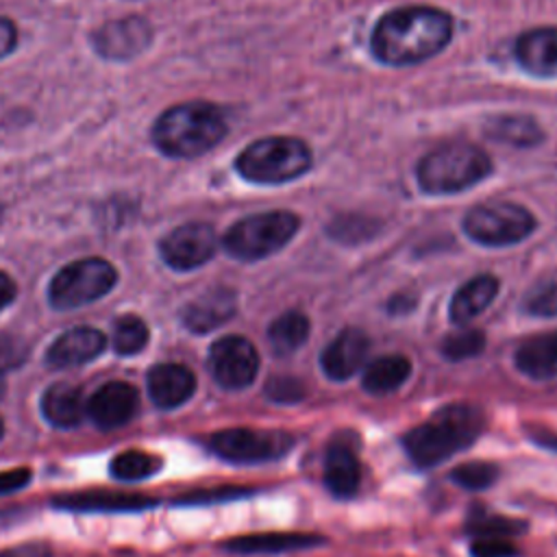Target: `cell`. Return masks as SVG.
<instances>
[{"instance_id": "cell-20", "label": "cell", "mask_w": 557, "mask_h": 557, "mask_svg": "<svg viewBox=\"0 0 557 557\" xmlns=\"http://www.w3.org/2000/svg\"><path fill=\"white\" fill-rule=\"evenodd\" d=\"M498 294V278L492 274H479L474 278H470L468 283H463L453 300H450V320L457 324H466L472 318H476L479 313H483L490 302L496 298Z\"/></svg>"}, {"instance_id": "cell-26", "label": "cell", "mask_w": 557, "mask_h": 557, "mask_svg": "<svg viewBox=\"0 0 557 557\" xmlns=\"http://www.w3.org/2000/svg\"><path fill=\"white\" fill-rule=\"evenodd\" d=\"M485 133L503 144L516 148H531L544 139L540 124L529 115H498L485 126Z\"/></svg>"}, {"instance_id": "cell-23", "label": "cell", "mask_w": 557, "mask_h": 557, "mask_svg": "<svg viewBox=\"0 0 557 557\" xmlns=\"http://www.w3.org/2000/svg\"><path fill=\"white\" fill-rule=\"evenodd\" d=\"M41 411L46 420L59 429L76 426L83 420V394L72 383H54L41 396Z\"/></svg>"}, {"instance_id": "cell-1", "label": "cell", "mask_w": 557, "mask_h": 557, "mask_svg": "<svg viewBox=\"0 0 557 557\" xmlns=\"http://www.w3.org/2000/svg\"><path fill=\"white\" fill-rule=\"evenodd\" d=\"M453 37V17L435 7H400L376 22L372 54L385 65H416L446 48Z\"/></svg>"}, {"instance_id": "cell-35", "label": "cell", "mask_w": 557, "mask_h": 557, "mask_svg": "<svg viewBox=\"0 0 557 557\" xmlns=\"http://www.w3.org/2000/svg\"><path fill=\"white\" fill-rule=\"evenodd\" d=\"M265 396L274 403H296L305 396V385L292 376H274L265 385Z\"/></svg>"}, {"instance_id": "cell-8", "label": "cell", "mask_w": 557, "mask_h": 557, "mask_svg": "<svg viewBox=\"0 0 557 557\" xmlns=\"http://www.w3.org/2000/svg\"><path fill=\"white\" fill-rule=\"evenodd\" d=\"M535 228L533 213L509 200H490L472 207L463 218L466 235L483 246H511Z\"/></svg>"}, {"instance_id": "cell-2", "label": "cell", "mask_w": 557, "mask_h": 557, "mask_svg": "<svg viewBox=\"0 0 557 557\" xmlns=\"http://www.w3.org/2000/svg\"><path fill=\"white\" fill-rule=\"evenodd\" d=\"M228 131L220 107L189 100L165 109L152 124V144L172 159H194L209 152Z\"/></svg>"}, {"instance_id": "cell-7", "label": "cell", "mask_w": 557, "mask_h": 557, "mask_svg": "<svg viewBox=\"0 0 557 557\" xmlns=\"http://www.w3.org/2000/svg\"><path fill=\"white\" fill-rule=\"evenodd\" d=\"M117 283V270L102 257H85L63 265L48 285L54 309H76L109 294Z\"/></svg>"}, {"instance_id": "cell-17", "label": "cell", "mask_w": 557, "mask_h": 557, "mask_svg": "<svg viewBox=\"0 0 557 557\" xmlns=\"http://www.w3.org/2000/svg\"><path fill=\"white\" fill-rule=\"evenodd\" d=\"M370 339L361 329H344L322 352L320 366L333 381L350 379L366 361Z\"/></svg>"}, {"instance_id": "cell-40", "label": "cell", "mask_w": 557, "mask_h": 557, "mask_svg": "<svg viewBox=\"0 0 557 557\" xmlns=\"http://www.w3.org/2000/svg\"><path fill=\"white\" fill-rule=\"evenodd\" d=\"M0 557H50V548L46 544L28 542V544H20L2 550Z\"/></svg>"}, {"instance_id": "cell-27", "label": "cell", "mask_w": 557, "mask_h": 557, "mask_svg": "<svg viewBox=\"0 0 557 557\" xmlns=\"http://www.w3.org/2000/svg\"><path fill=\"white\" fill-rule=\"evenodd\" d=\"M309 337V320L300 311L281 313L268 329L270 346L276 355H292Z\"/></svg>"}, {"instance_id": "cell-41", "label": "cell", "mask_w": 557, "mask_h": 557, "mask_svg": "<svg viewBox=\"0 0 557 557\" xmlns=\"http://www.w3.org/2000/svg\"><path fill=\"white\" fill-rule=\"evenodd\" d=\"M15 294H17V285H15V281H13L7 272H2V270H0V311H2L9 302H13Z\"/></svg>"}, {"instance_id": "cell-37", "label": "cell", "mask_w": 557, "mask_h": 557, "mask_svg": "<svg viewBox=\"0 0 557 557\" xmlns=\"http://www.w3.org/2000/svg\"><path fill=\"white\" fill-rule=\"evenodd\" d=\"M26 355H28V346L20 337L7 335V333L0 335V372L17 368L20 363H24Z\"/></svg>"}, {"instance_id": "cell-15", "label": "cell", "mask_w": 557, "mask_h": 557, "mask_svg": "<svg viewBox=\"0 0 557 557\" xmlns=\"http://www.w3.org/2000/svg\"><path fill=\"white\" fill-rule=\"evenodd\" d=\"M237 309V294L231 287H211L181 311L183 324L194 333H209L233 318Z\"/></svg>"}, {"instance_id": "cell-12", "label": "cell", "mask_w": 557, "mask_h": 557, "mask_svg": "<svg viewBox=\"0 0 557 557\" xmlns=\"http://www.w3.org/2000/svg\"><path fill=\"white\" fill-rule=\"evenodd\" d=\"M152 41V26L146 17L126 15L104 22L91 33V46L107 61H131Z\"/></svg>"}, {"instance_id": "cell-25", "label": "cell", "mask_w": 557, "mask_h": 557, "mask_svg": "<svg viewBox=\"0 0 557 557\" xmlns=\"http://www.w3.org/2000/svg\"><path fill=\"white\" fill-rule=\"evenodd\" d=\"M411 374V361L403 355H383L363 370V387L370 394H387L398 389Z\"/></svg>"}, {"instance_id": "cell-31", "label": "cell", "mask_w": 557, "mask_h": 557, "mask_svg": "<svg viewBox=\"0 0 557 557\" xmlns=\"http://www.w3.org/2000/svg\"><path fill=\"white\" fill-rule=\"evenodd\" d=\"M527 529V524L522 520H511V518H503V516H487L481 509L476 511V516H472L468 520V531L474 537H513L518 533H522Z\"/></svg>"}, {"instance_id": "cell-29", "label": "cell", "mask_w": 557, "mask_h": 557, "mask_svg": "<svg viewBox=\"0 0 557 557\" xmlns=\"http://www.w3.org/2000/svg\"><path fill=\"white\" fill-rule=\"evenodd\" d=\"M111 342H113V350L117 355H124V357L135 355L148 344V326L137 315H124V318L115 320Z\"/></svg>"}, {"instance_id": "cell-13", "label": "cell", "mask_w": 557, "mask_h": 557, "mask_svg": "<svg viewBox=\"0 0 557 557\" xmlns=\"http://www.w3.org/2000/svg\"><path fill=\"white\" fill-rule=\"evenodd\" d=\"M137 403H139V396L131 383L111 381L98 387L89 396L85 411L96 426L115 429L126 424L135 416Z\"/></svg>"}, {"instance_id": "cell-24", "label": "cell", "mask_w": 557, "mask_h": 557, "mask_svg": "<svg viewBox=\"0 0 557 557\" xmlns=\"http://www.w3.org/2000/svg\"><path fill=\"white\" fill-rule=\"evenodd\" d=\"M324 537L307 535V533H257L244 535L224 542L226 550L233 553H278V550H296L322 544Z\"/></svg>"}, {"instance_id": "cell-4", "label": "cell", "mask_w": 557, "mask_h": 557, "mask_svg": "<svg viewBox=\"0 0 557 557\" xmlns=\"http://www.w3.org/2000/svg\"><path fill=\"white\" fill-rule=\"evenodd\" d=\"M492 174V159L485 150L472 144H446L426 152L416 176L426 194H457L474 187L479 181Z\"/></svg>"}, {"instance_id": "cell-6", "label": "cell", "mask_w": 557, "mask_h": 557, "mask_svg": "<svg viewBox=\"0 0 557 557\" xmlns=\"http://www.w3.org/2000/svg\"><path fill=\"white\" fill-rule=\"evenodd\" d=\"M300 220L292 211H265L235 222L222 244L239 261H257L281 250L298 231Z\"/></svg>"}, {"instance_id": "cell-10", "label": "cell", "mask_w": 557, "mask_h": 557, "mask_svg": "<svg viewBox=\"0 0 557 557\" xmlns=\"http://www.w3.org/2000/svg\"><path fill=\"white\" fill-rule=\"evenodd\" d=\"M211 376L226 389L248 387L259 372V352L242 335H226L209 348Z\"/></svg>"}, {"instance_id": "cell-21", "label": "cell", "mask_w": 557, "mask_h": 557, "mask_svg": "<svg viewBox=\"0 0 557 557\" xmlns=\"http://www.w3.org/2000/svg\"><path fill=\"white\" fill-rule=\"evenodd\" d=\"M57 507L81 509V511H131L146 509L154 505L152 498L141 494H122V492H76L63 494L52 500Z\"/></svg>"}, {"instance_id": "cell-43", "label": "cell", "mask_w": 557, "mask_h": 557, "mask_svg": "<svg viewBox=\"0 0 557 557\" xmlns=\"http://www.w3.org/2000/svg\"><path fill=\"white\" fill-rule=\"evenodd\" d=\"M0 220H2V205H0Z\"/></svg>"}, {"instance_id": "cell-34", "label": "cell", "mask_w": 557, "mask_h": 557, "mask_svg": "<svg viewBox=\"0 0 557 557\" xmlns=\"http://www.w3.org/2000/svg\"><path fill=\"white\" fill-rule=\"evenodd\" d=\"M524 309L533 315L550 318L557 315V283H548L531 292L524 300Z\"/></svg>"}, {"instance_id": "cell-9", "label": "cell", "mask_w": 557, "mask_h": 557, "mask_svg": "<svg viewBox=\"0 0 557 557\" xmlns=\"http://www.w3.org/2000/svg\"><path fill=\"white\" fill-rule=\"evenodd\" d=\"M294 437L283 431L224 429L211 435L209 448L233 463H259L289 453Z\"/></svg>"}, {"instance_id": "cell-33", "label": "cell", "mask_w": 557, "mask_h": 557, "mask_svg": "<svg viewBox=\"0 0 557 557\" xmlns=\"http://www.w3.org/2000/svg\"><path fill=\"white\" fill-rule=\"evenodd\" d=\"M331 235L342 242H361L363 237H372V222L361 215H342L329 226Z\"/></svg>"}, {"instance_id": "cell-32", "label": "cell", "mask_w": 557, "mask_h": 557, "mask_svg": "<svg viewBox=\"0 0 557 557\" xmlns=\"http://www.w3.org/2000/svg\"><path fill=\"white\" fill-rule=\"evenodd\" d=\"M498 476V468L487 461H468L450 472V479L466 490H485Z\"/></svg>"}, {"instance_id": "cell-11", "label": "cell", "mask_w": 557, "mask_h": 557, "mask_svg": "<svg viewBox=\"0 0 557 557\" xmlns=\"http://www.w3.org/2000/svg\"><path fill=\"white\" fill-rule=\"evenodd\" d=\"M215 248L218 235L207 222H185L159 242L161 259L178 272L200 268L215 255Z\"/></svg>"}, {"instance_id": "cell-18", "label": "cell", "mask_w": 557, "mask_h": 557, "mask_svg": "<svg viewBox=\"0 0 557 557\" xmlns=\"http://www.w3.org/2000/svg\"><path fill=\"white\" fill-rule=\"evenodd\" d=\"M148 394L161 409L183 405L196 392V376L183 363H157L148 370Z\"/></svg>"}, {"instance_id": "cell-5", "label": "cell", "mask_w": 557, "mask_h": 557, "mask_svg": "<svg viewBox=\"0 0 557 557\" xmlns=\"http://www.w3.org/2000/svg\"><path fill=\"white\" fill-rule=\"evenodd\" d=\"M309 146L289 135L261 137L248 144L235 159L242 178L259 185H281L302 176L311 168Z\"/></svg>"}, {"instance_id": "cell-42", "label": "cell", "mask_w": 557, "mask_h": 557, "mask_svg": "<svg viewBox=\"0 0 557 557\" xmlns=\"http://www.w3.org/2000/svg\"><path fill=\"white\" fill-rule=\"evenodd\" d=\"M2 431H4V424H2V418H0V437H2Z\"/></svg>"}, {"instance_id": "cell-36", "label": "cell", "mask_w": 557, "mask_h": 557, "mask_svg": "<svg viewBox=\"0 0 557 557\" xmlns=\"http://www.w3.org/2000/svg\"><path fill=\"white\" fill-rule=\"evenodd\" d=\"M472 557H516L518 550L507 537H474L470 544Z\"/></svg>"}, {"instance_id": "cell-22", "label": "cell", "mask_w": 557, "mask_h": 557, "mask_svg": "<svg viewBox=\"0 0 557 557\" xmlns=\"http://www.w3.org/2000/svg\"><path fill=\"white\" fill-rule=\"evenodd\" d=\"M516 366L531 379L557 376V331L522 342L516 350Z\"/></svg>"}, {"instance_id": "cell-14", "label": "cell", "mask_w": 557, "mask_h": 557, "mask_svg": "<svg viewBox=\"0 0 557 557\" xmlns=\"http://www.w3.org/2000/svg\"><path fill=\"white\" fill-rule=\"evenodd\" d=\"M518 65L537 78H557V26H540L516 39Z\"/></svg>"}, {"instance_id": "cell-16", "label": "cell", "mask_w": 557, "mask_h": 557, "mask_svg": "<svg viewBox=\"0 0 557 557\" xmlns=\"http://www.w3.org/2000/svg\"><path fill=\"white\" fill-rule=\"evenodd\" d=\"M107 346V337L94 326H74L61 333L46 350V363L52 368H74L96 359Z\"/></svg>"}, {"instance_id": "cell-30", "label": "cell", "mask_w": 557, "mask_h": 557, "mask_svg": "<svg viewBox=\"0 0 557 557\" xmlns=\"http://www.w3.org/2000/svg\"><path fill=\"white\" fill-rule=\"evenodd\" d=\"M485 348V333L479 329H461L444 337L442 352L450 361H461L479 355Z\"/></svg>"}, {"instance_id": "cell-28", "label": "cell", "mask_w": 557, "mask_h": 557, "mask_svg": "<svg viewBox=\"0 0 557 557\" xmlns=\"http://www.w3.org/2000/svg\"><path fill=\"white\" fill-rule=\"evenodd\" d=\"M161 466V459L146 450H124L111 459V474L122 481H139L152 476Z\"/></svg>"}, {"instance_id": "cell-19", "label": "cell", "mask_w": 557, "mask_h": 557, "mask_svg": "<svg viewBox=\"0 0 557 557\" xmlns=\"http://www.w3.org/2000/svg\"><path fill=\"white\" fill-rule=\"evenodd\" d=\"M361 481V466L355 448L344 440L335 437L324 455V483L335 496H352Z\"/></svg>"}, {"instance_id": "cell-38", "label": "cell", "mask_w": 557, "mask_h": 557, "mask_svg": "<svg viewBox=\"0 0 557 557\" xmlns=\"http://www.w3.org/2000/svg\"><path fill=\"white\" fill-rule=\"evenodd\" d=\"M28 481H30V470L28 468H15V470L0 472V494L15 492V490L24 487Z\"/></svg>"}, {"instance_id": "cell-39", "label": "cell", "mask_w": 557, "mask_h": 557, "mask_svg": "<svg viewBox=\"0 0 557 557\" xmlns=\"http://www.w3.org/2000/svg\"><path fill=\"white\" fill-rule=\"evenodd\" d=\"M17 46V26L13 20L0 15V59L11 54Z\"/></svg>"}, {"instance_id": "cell-3", "label": "cell", "mask_w": 557, "mask_h": 557, "mask_svg": "<svg viewBox=\"0 0 557 557\" xmlns=\"http://www.w3.org/2000/svg\"><path fill=\"white\" fill-rule=\"evenodd\" d=\"M485 426V413L470 403H450L431 420L409 429L403 444L411 461L431 468L453 453L470 446Z\"/></svg>"}]
</instances>
